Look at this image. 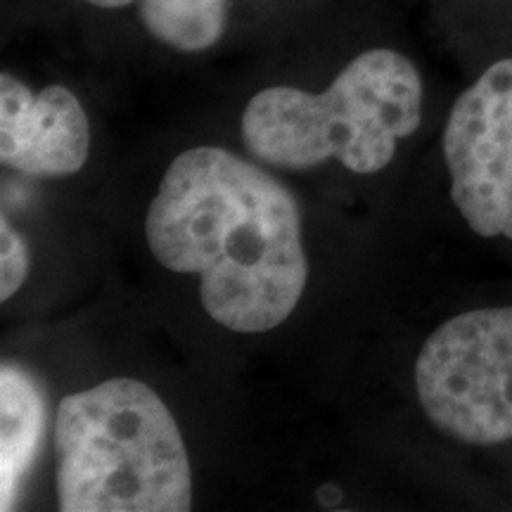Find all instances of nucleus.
Wrapping results in <instances>:
<instances>
[{"instance_id": "39448f33", "label": "nucleus", "mask_w": 512, "mask_h": 512, "mask_svg": "<svg viewBox=\"0 0 512 512\" xmlns=\"http://www.w3.org/2000/svg\"><path fill=\"white\" fill-rule=\"evenodd\" d=\"M451 200L482 238L512 240V57L453 102L444 128Z\"/></svg>"}, {"instance_id": "20e7f679", "label": "nucleus", "mask_w": 512, "mask_h": 512, "mask_svg": "<svg viewBox=\"0 0 512 512\" xmlns=\"http://www.w3.org/2000/svg\"><path fill=\"white\" fill-rule=\"evenodd\" d=\"M415 387L427 418L463 444L512 439V306L465 311L422 344Z\"/></svg>"}, {"instance_id": "f257e3e1", "label": "nucleus", "mask_w": 512, "mask_h": 512, "mask_svg": "<svg viewBox=\"0 0 512 512\" xmlns=\"http://www.w3.org/2000/svg\"><path fill=\"white\" fill-rule=\"evenodd\" d=\"M145 238L164 268L200 275L204 311L233 332L283 325L309 280L294 195L221 147H192L171 162Z\"/></svg>"}, {"instance_id": "f03ea898", "label": "nucleus", "mask_w": 512, "mask_h": 512, "mask_svg": "<svg viewBox=\"0 0 512 512\" xmlns=\"http://www.w3.org/2000/svg\"><path fill=\"white\" fill-rule=\"evenodd\" d=\"M62 512H185L190 460L166 403L147 384L114 377L64 396L55 418Z\"/></svg>"}, {"instance_id": "0eeeda50", "label": "nucleus", "mask_w": 512, "mask_h": 512, "mask_svg": "<svg viewBox=\"0 0 512 512\" xmlns=\"http://www.w3.org/2000/svg\"><path fill=\"white\" fill-rule=\"evenodd\" d=\"M0 508L10 510L46 427V401L22 368L0 370Z\"/></svg>"}, {"instance_id": "7ed1b4c3", "label": "nucleus", "mask_w": 512, "mask_h": 512, "mask_svg": "<svg viewBox=\"0 0 512 512\" xmlns=\"http://www.w3.org/2000/svg\"><path fill=\"white\" fill-rule=\"evenodd\" d=\"M422 119V79L406 55L373 48L354 57L325 93L273 86L242 114V143L256 162L311 169L339 159L354 174H377L396 143Z\"/></svg>"}, {"instance_id": "423d86ee", "label": "nucleus", "mask_w": 512, "mask_h": 512, "mask_svg": "<svg viewBox=\"0 0 512 512\" xmlns=\"http://www.w3.org/2000/svg\"><path fill=\"white\" fill-rule=\"evenodd\" d=\"M91 128L76 95L64 86L31 93L0 76V162L31 178L72 176L86 164Z\"/></svg>"}, {"instance_id": "1a4fd4ad", "label": "nucleus", "mask_w": 512, "mask_h": 512, "mask_svg": "<svg viewBox=\"0 0 512 512\" xmlns=\"http://www.w3.org/2000/svg\"><path fill=\"white\" fill-rule=\"evenodd\" d=\"M0 245V302H8L29 275V247L5 216L0 219Z\"/></svg>"}, {"instance_id": "6e6552de", "label": "nucleus", "mask_w": 512, "mask_h": 512, "mask_svg": "<svg viewBox=\"0 0 512 512\" xmlns=\"http://www.w3.org/2000/svg\"><path fill=\"white\" fill-rule=\"evenodd\" d=\"M138 17L164 46L202 53L226 31L228 0H138Z\"/></svg>"}, {"instance_id": "9d476101", "label": "nucleus", "mask_w": 512, "mask_h": 512, "mask_svg": "<svg viewBox=\"0 0 512 512\" xmlns=\"http://www.w3.org/2000/svg\"><path fill=\"white\" fill-rule=\"evenodd\" d=\"M86 3L95 5V8H107V10H117V8H126V5L136 3V0H86Z\"/></svg>"}]
</instances>
